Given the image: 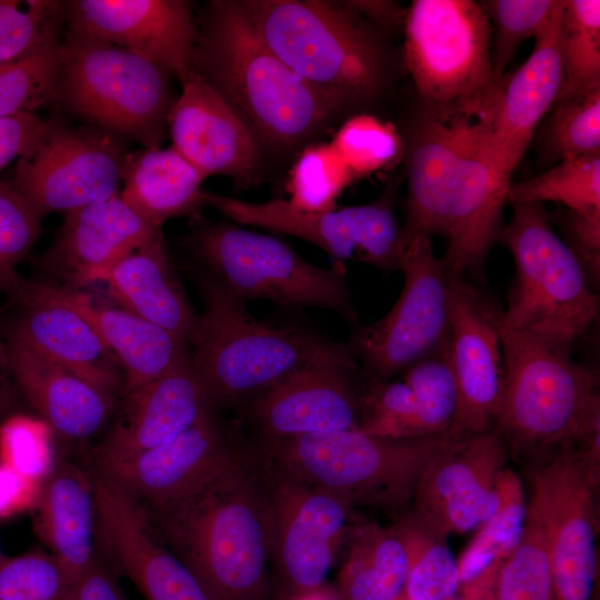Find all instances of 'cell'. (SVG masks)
Wrapping results in <instances>:
<instances>
[{
    "label": "cell",
    "instance_id": "60d3db41",
    "mask_svg": "<svg viewBox=\"0 0 600 600\" xmlns=\"http://www.w3.org/2000/svg\"><path fill=\"white\" fill-rule=\"evenodd\" d=\"M354 176L330 143L307 147L290 172L288 200L306 212L337 208V199Z\"/></svg>",
    "mask_w": 600,
    "mask_h": 600
},
{
    "label": "cell",
    "instance_id": "7402d4cb",
    "mask_svg": "<svg viewBox=\"0 0 600 600\" xmlns=\"http://www.w3.org/2000/svg\"><path fill=\"white\" fill-rule=\"evenodd\" d=\"M168 130L172 147L204 179L226 176L240 187L258 180V141L229 103L193 69L170 111Z\"/></svg>",
    "mask_w": 600,
    "mask_h": 600
},
{
    "label": "cell",
    "instance_id": "d6986e66",
    "mask_svg": "<svg viewBox=\"0 0 600 600\" xmlns=\"http://www.w3.org/2000/svg\"><path fill=\"white\" fill-rule=\"evenodd\" d=\"M66 31L137 54L184 82L198 37L184 0L64 1Z\"/></svg>",
    "mask_w": 600,
    "mask_h": 600
},
{
    "label": "cell",
    "instance_id": "5b68a950",
    "mask_svg": "<svg viewBox=\"0 0 600 600\" xmlns=\"http://www.w3.org/2000/svg\"><path fill=\"white\" fill-rule=\"evenodd\" d=\"M270 50L338 112L376 96L384 80L378 41L346 2L243 0Z\"/></svg>",
    "mask_w": 600,
    "mask_h": 600
},
{
    "label": "cell",
    "instance_id": "6da1fadb",
    "mask_svg": "<svg viewBox=\"0 0 600 600\" xmlns=\"http://www.w3.org/2000/svg\"><path fill=\"white\" fill-rule=\"evenodd\" d=\"M143 507L159 539L218 600L264 598L272 511L258 448H244L187 492Z\"/></svg>",
    "mask_w": 600,
    "mask_h": 600
},
{
    "label": "cell",
    "instance_id": "d590c367",
    "mask_svg": "<svg viewBox=\"0 0 600 600\" xmlns=\"http://www.w3.org/2000/svg\"><path fill=\"white\" fill-rule=\"evenodd\" d=\"M489 587L490 600H556L548 530L531 496L523 533L498 566Z\"/></svg>",
    "mask_w": 600,
    "mask_h": 600
},
{
    "label": "cell",
    "instance_id": "d6a6232c",
    "mask_svg": "<svg viewBox=\"0 0 600 600\" xmlns=\"http://www.w3.org/2000/svg\"><path fill=\"white\" fill-rule=\"evenodd\" d=\"M204 178L172 146L130 152L122 170L121 199L156 228L203 207Z\"/></svg>",
    "mask_w": 600,
    "mask_h": 600
},
{
    "label": "cell",
    "instance_id": "7a4b0ae2",
    "mask_svg": "<svg viewBox=\"0 0 600 600\" xmlns=\"http://www.w3.org/2000/svg\"><path fill=\"white\" fill-rule=\"evenodd\" d=\"M403 237L439 236L451 277H480L501 232L510 180L483 148L472 124L428 117L413 136L408 159Z\"/></svg>",
    "mask_w": 600,
    "mask_h": 600
},
{
    "label": "cell",
    "instance_id": "8d00e7d4",
    "mask_svg": "<svg viewBox=\"0 0 600 600\" xmlns=\"http://www.w3.org/2000/svg\"><path fill=\"white\" fill-rule=\"evenodd\" d=\"M560 57L562 82L554 104L600 89L599 0H563Z\"/></svg>",
    "mask_w": 600,
    "mask_h": 600
},
{
    "label": "cell",
    "instance_id": "74e56055",
    "mask_svg": "<svg viewBox=\"0 0 600 600\" xmlns=\"http://www.w3.org/2000/svg\"><path fill=\"white\" fill-rule=\"evenodd\" d=\"M552 201L567 210L600 213V153L561 160L530 180L510 183L507 203Z\"/></svg>",
    "mask_w": 600,
    "mask_h": 600
},
{
    "label": "cell",
    "instance_id": "8992f818",
    "mask_svg": "<svg viewBox=\"0 0 600 600\" xmlns=\"http://www.w3.org/2000/svg\"><path fill=\"white\" fill-rule=\"evenodd\" d=\"M500 333L504 380L493 429L510 453L542 457L600 429L593 370L509 326L502 312Z\"/></svg>",
    "mask_w": 600,
    "mask_h": 600
},
{
    "label": "cell",
    "instance_id": "9a60e30c",
    "mask_svg": "<svg viewBox=\"0 0 600 600\" xmlns=\"http://www.w3.org/2000/svg\"><path fill=\"white\" fill-rule=\"evenodd\" d=\"M528 473L548 530L556 600H590L597 577L599 484L576 443L542 457Z\"/></svg>",
    "mask_w": 600,
    "mask_h": 600
},
{
    "label": "cell",
    "instance_id": "277c9868",
    "mask_svg": "<svg viewBox=\"0 0 600 600\" xmlns=\"http://www.w3.org/2000/svg\"><path fill=\"white\" fill-rule=\"evenodd\" d=\"M201 292L190 358L212 408L249 402L308 366L356 358L349 346L256 319L213 276Z\"/></svg>",
    "mask_w": 600,
    "mask_h": 600
},
{
    "label": "cell",
    "instance_id": "11a10c76",
    "mask_svg": "<svg viewBox=\"0 0 600 600\" xmlns=\"http://www.w3.org/2000/svg\"><path fill=\"white\" fill-rule=\"evenodd\" d=\"M11 374L7 343L0 337V418L3 416L10 403V391L8 387V376Z\"/></svg>",
    "mask_w": 600,
    "mask_h": 600
},
{
    "label": "cell",
    "instance_id": "4fadbf2b",
    "mask_svg": "<svg viewBox=\"0 0 600 600\" xmlns=\"http://www.w3.org/2000/svg\"><path fill=\"white\" fill-rule=\"evenodd\" d=\"M402 290L390 311L359 328L349 348L370 377L390 380L443 348L450 330L449 283L431 237H403Z\"/></svg>",
    "mask_w": 600,
    "mask_h": 600
},
{
    "label": "cell",
    "instance_id": "9f6ffc18",
    "mask_svg": "<svg viewBox=\"0 0 600 600\" xmlns=\"http://www.w3.org/2000/svg\"><path fill=\"white\" fill-rule=\"evenodd\" d=\"M290 600H331L324 591L320 590L313 593L304 594Z\"/></svg>",
    "mask_w": 600,
    "mask_h": 600
},
{
    "label": "cell",
    "instance_id": "cb8c5ba5",
    "mask_svg": "<svg viewBox=\"0 0 600 600\" xmlns=\"http://www.w3.org/2000/svg\"><path fill=\"white\" fill-rule=\"evenodd\" d=\"M243 450L211 411L169 442L122 461L98 466V473L141 504L152 506L192 489Z\"/></svg>",
    "mask_w": 600,
    "mask_h": 600
},
{
    "label": "cell",
    "instance_id": "ab89813d",
    "mask_svg": "<svg viewBox=\"0 0 600 600\" xmlns=\"http://www.w3.org/2000/svg\"><path fill=\"white\" fill-rule=\"evenodd\" d=\"M410 546V566L403 600H453L459 584L458 560L446 539L430 534L409 517L403 521Z\"/></svg>",
    "mask_w": 600,
    "mask_h": 600
},
{
    "label": "cell",
    "instance_id": "e575fe53",
    "mask_svg": "<svg viewBox=\"0 0 600 600\" xmlns=\"http://www.w3.org/2000/svg\"><path fill=\"white\" fill-rule=\"evenodd\" d=\"M500 504L458 560L460 584L491 582L500 562L519 542L527 517V503L519 477L507 467L499 483Z\"/></svg>",
    "mask_w": 600,
    "mask_h": 600
},
{
    "label": "cell",
    "instance_id": "f6af8a7d",
    "mask_svg": "<svg viewBox=\"0 0 600 600\" xmlns=\"http://www.w3.org/2000/svg\"><path fill=\"white\" fill-rule=\"evenodd\" d=\"M76 580L51 554L29 551L0 563V600H64Z\"/></svg>",
    "mask_w": 600,
    "mask_h": 600
},
{
    "label": "cell",
    "instance_id": "3957f363",
    "mask_svg": "<svg viewBox=\"0 0 600 600\" xmlns=\"http://www.w3.org/2000/svg\"><path fill=\"white\" fill-rule=\"evenodd\" d=\"M192 69L270 149L303 142L337 113L270 50L240 1L206 6Z\"/></svg>",
    "mask_w": 600,
    "mask_h": 600
},
{
    "label": "cell",
    "instance_id": "bcb514c9",
    "mask_svg": "<svg viewBox=\"0 0 600 600\" xmlns=\"http://www.w3.org/2000/svg\"><path fill=\"white\" fill-rule=\"evenodd\" d=\"M547 138L560 161L600 153V89L556 103Z\"/></svg>",
    "mask_w": 600,
    "mask_h": 600
},
{
    "label": "cell",
    "instance_id": "603a6c76",
    "mask_svg": "<svg viewBox=\"0 0 600 600\" xmlns=\"http://www.w3.org/2000/svg\"><path fill=\"white\" fill-rule=\"evenodd\" d=\"M562 4L536 39L527 61L511 76H506L487 121L473 124L491 161L509 180L561 88Z\"/></svg>",
    "mask_w": 600,
    "mask_h": 600
},
{
    "label": "cell",
    "instance_id": "83f0119b",
    "mask_svg": "<svg viewBox=\"0 0 600 600\" xmlns=\"http://www.w3.org/2000/svg\"><path fill=\"white\" fill-rule=\"evenodd\" d=\"M120 197H112L63 213V223L46 253V263L74 284L98 282L120 259L158 236Z\"/></svg>",
    "mask_w": 600,
    "mask_h": 600
},
{
    "label": "cell",
    "instance_id": "52a82bcc",
    "mask_svg": "<svg viewBox=\"0 0 600 600\" xmlns=\"http://www.w3.org/2000/svg\"><path fill=\"white\" fill-rule=\"evenodd\" d=\"M491 24L471 0H414L404 17V61L419 96L440 121L481 126L506 76L491 62Z\"/></svg>",
    "mask_w": 600,
    "mask_h": 600
},
{
    "label": "cell",
    "instance_id": "816d5d0a",
    "mask_svg": "<svg viewBox=\"0 0 600 600\" xmlns=\"http://www.w3.org/2000/svg\"><path fill=\"white\" fill-rule=\"evenodd\" d=\"M64 600H127L111 569L97 560L72 583Z\"/></svg>",
    "mask_w": 600,
    "mask_h": 600
},
{
    "label": "cell",
    "instance_id": "681fc988",
    "mask_svg": "<svg viewBox=\"0 0 600 600\" xmlns=\"http://www.w3.org/2000/svg\"><path fill=\"white\" fill-rule=\"evenodd\" d=\"M563 229V241L580 262L590 287L596 290L600 279V213L567 210Z\"/></svg>",
    "mask_w": 600,
    "mask_h": 600
},
{
    "label": "cell",
    "instance_id": "484cf974",
    "mask_svg": "<svg viewBox=\"0 0 600 600\" xmlns=\"http://www.w3.org/2000/svg\"><path fill=\"white\" fill-rule=\"evenodd\" d=\"M402 373L401 381L370 377L357 430L379 438L411 439L453 429L458 393L447 343Z\"/></svg>",
    "mask_w": 600,
    "mask_h": 600
},
{
    "label": "cell",
    "instance_id": "db71d44e",
    "mask_svg": "<svg viewBox=\"0 0 600 600\" xmlns=\"http://www.w3.org/2000/svg\"><path fill=\"white\" fill-rule=\"evenodd\" d=\"M346 3L359 14L363 13L380 21L390 20L396 14L394 6L391 2L348 1Z\"/></svg>",
    "mask_w": 600,
    "mask_h": 600
},
{
    "label": "cell",
    "instance_id": "8fae6325",
    "mask_svg": "<svg viewBox=\"0 0 600 600\" xmlns=\"http://www.w3.org/2000/svg\"><path fill=\"white\" fill-rule=\"evenodd\" d=\"M190 247L211 276L244 302L317 307L357 320L340 264L318 267L274 237L219 222L200 227Z\"/></svg>",
    "mask_w": 600,
    "mask_h": 600
},
{
    "label": "cell",
    "instance_id": "6f0895ef",
    "mask_svg": "<svg viewBox=\"0 0 600 600\" xmlns=\"http://www.w3.org/2000/svg\"><path fill=\"white\" fill-rule=\"evenodd\" d=\"M3 559H4V556L0 551V563L2 562Z\"/></svg>",
    "mask_w": 600,
    "mask_h": 600
},
{
    "label": "cell",
    "instance_id": "5bb4252c",
    "mask_svg": "<svg viewBox=\"0 0 600 600\" xmlns=\"http://www.w3.org/2000/svg\"><path fill=\"white\" fill-rule=\"evenodd\" d=\"M203 206L242 224L288 233L321 248L338 260H353L382 270H398L403 227L393 211V192L361 206L306 212L288 200L247 202L202 190Z\"/></svg>",
    "mask_w": 600,
    "mask_h": 600
},
{
    "label": "cell",
    "instance_id": "9c48e42d",
    "mask_svg": "<svg viewBox=\"0 0 600 600\" xmlns=\"http://www.w3.org/2000/svg\"><path fill=\"white\" fill-rule=\"evenodd\" d=\"M169 77L122 48L66 31L52 101L87 124L133 140L143 149H158L177 99Z\"/></svg>",
    "mask_w": 600,
    "mask_h": 600
},
{
    "label": "cell",
    "instance_id": "7c38bea8",
    "mask_svg": "<svg viewBox=\"0 0 600 600\" xmlns=\"http://www.w3.org/2000/svg\"><path fill=\"white\" fill-rule=\"evenodd\" d=\"M129 153L122 137L52 116L17 160L10 183L39 219L66 213L118 193Z\"/></svg>",
    "mask_w": 600,
    "mask_h": 600
},
{
    "label": "cell",
    "instance_id": "ac0fdd59",
    "mask_svg": "<svg viewBox=\"0 0 600 600\" xmlns=\"http://www.w3.org/2000/svg\"><path fill=\"white\" fill-rule=\"evenodd\" d=\"M501 312L464 278L450 276L447 348L458 393L454 428L467 436L496 424L504 380Z\"/></svg>",
    "mask_w": 600,
    "mask_h": 600
},
{
    "label": "cell",
    "instance_id": "f5cc1de1",
    "mask_svg": "<svg viewBox=\"0 0 600 600\" xmlns=\"http://www.w3.org/2000/svg\"><path fill=\"white\" fill-rule=\"evenodd\" d=\"M40 486L0 462V518L34 506Z\"/></svg>",
    "mask_w": 600,
    "mask_h": 600
},
{
    "label": "cell",
    "instance_id": "ba28073f",
    "mask_svg": "<svg viewBox=\"0 0 600 600\" xmlns=\"http://www.w3.org/2000/svg\"><path fill=\"white\" fill-rule=\"evenodd\" d=\"M463 434L388 439L357 429L260 442L259 449L291 478L329 491L356 506L398 508L412 500L431 460Z\"/></svg>",
    "mask_w": 600,
    "mask_h": 600
},
{
    "label": "cell",
    "instance_id": "f907efd6",
    "mask_svg": "<svg viewBox=\"0 0 600 600\" xmlns=\"http://www.w3.org/2000/svg\"><path fill=\"white\" fill-rule=\"evenodd\" d=\"M42 121L36 112L0 118V170L19 159Z\"/></svg>",
    "mask_w": 600,
    "mask_h": 600
},
{
    "label": "cell",
    "instance_id": "ffe728a7",
    "mask_svg": "<svg viewBox=\"0 0 600 600\" xmlns=\"http://www.w3.org/2000/svg\"><path fill=\"white\" fill-rule=\"evenodd\" d=\"M93 483L97 539L144 600H218L159 539L138 500L99 473Z\"/></svg>",
    "mask_w": 600,
    "mask_h": 600
},
{
    "label": "cell",
    "instance_id": "d4e9b609",
    "mask_svg": "<svg viewBox=\"0 0 600 600\" xmlns=\"http://www.w3.org/2000/svg\"><path fill=\"white\" fill-rule=\"evenodd\" d=\"M22 301L11 337L41 357L116 396L124 390L121 367L91 321L47 284L17 287Z\"/></svg>",
    "mask_w": 600,
    "mask_h": 600
},
{
    "label": "cell",
    "instance_id": "44dd1931",
    "mask_svg": "<svg viewBox=\"0 0 600 600\" xmlns=\"http://www.w3.org/2000/svg\"><path fill=\"white\" fill-rule=\"evenodd\" d=\"M357 359L308 366L248 402L247 418L260 442L358 429L363 390Z\"/></svg>",
    "mask_w": 600,
    "mask_h": 600
},
{
    "label": "cell",
    "instance_id": "7dc6e473",
    "mask_svg": "<svg viewBox=\"0 0 600 600\" xmlns=\"http://www.w3.org/2000/svg\"><path fill=\"white\" fill-rule=\"evenodd\" d=\"M40 236V219L13 189L0 181V291L20 284L16 268Z\"/></svg>",
    "mask_w": 600,
    "mask_h": 600
},
{
    "label": "cell",
    "instance_id": "f1b7e54d",
    "mask_svg": "<svg viewBox=\"0 0 600 600\" xmlns=\"http://www.w3.org/2000/svg\"><path fill=\"white\" fill-rule=\"evenodd\" d=\"M11 376L43 421L61 436L86 439L107 422L116 396L10 337Z\"/></svg>",
    "mask_w": 600,
    "mask_h": 600
},
{
    "label": "cell",
    "instance_id": "2e32d148",
    "mask_svg": "<svg viewBox=\"0 0 600 600\" xmlns=\"http://www.w3.org/2000/svg\"><path fill=\"white\" fill-rule=\"evenodd\" d=\"M261 454L272 511L271 564L280 586L288 600L320 591L353 507L291 478Z\"/></svg>",
    "mask_w": 600,
    "mask_h": 600
},
{
    "label": "cell",
    "instance_id": "f546056e",
    "mask_svg": "<svg viewBox=\"0 0 600 600\" xmlns=\"http://www.w3.org/2000/svg\"><path fill=\"white\" fill-rule=\"evenodd\" d=\"M98 282L117 306L191 343L199 317L173 271L162 233L120 259Z\"/></svg>",
    "mask_w": 600,
    "mask_h": 600
},
{
    "label": "cell",
    "instance_id": "4316f807",
    "mask_svg": "<svg viewBox=\"0 0 600 600\" xmlns=\"http://www.w3.org/2000/svg\"><path fill=\"white\" fill-rule=\"evenodd\" d=\"M212 407L190 353L154 381L126 393L122 409L98 450V466L159 447L194 424Z\"/></svg>",
    "mask_w": 600,
    "mask_h": 600
},
{
    "label": "cell",
    "instance_id": "30bf717a",
    "mask_svg": "<svg viewBox=\"0 0 600 600\" xmlns=\"http://www.w3.org/2000/svg\"><path fill=\"white\" fill-rule=\"evenodd\" d=\"M499 236L516 270L503 320L547 346L571 351L599 314L598 297L580 262L541 203L513 204Z\"/></svg>",
    "mask_w": 600,
    "mask_h": 600
},
{
    "label": "cell",
    "instance_id": "ee69618b",
    "mask_svg": "<svg viewBox=\"0 0 600 600\" xmlns=\"http://www.w3.org/2000/svg\"><path fill=\"white\" fill-rule=\"evenodd\" d=\"M330 144L354 178L386 167L402 148L392 124L369 114L354 116L346 121Z\"/></svg>",
    "mask_w": 600,
    "mask_h": 600
},
{
    "label": "cell",
    "instance_id": "4dcf8cb0",
    "mask_svg": "<svg viewBox=\"0 0 600 600\" xmlns=\"http://www.w3.org/2000/svg\"><path fill=\"white\" fill-rule=\"evenodd\" d=\"M34 508L40 538L76 580L98 558L93 480L77 466L61 463L41 482Z\"/></svg>",
    "mask_w": 600,
    "mask_h": 600
},
{
    "label": "cell",
    "instance_id": "e0dca14e",
    "mask_svg": "<svg viewBox=\"0 0 600 600\" xmlns=\"http://www.w3.org/2000/svg\"><path fill=\"white\" fill-rule=\"evenodd\" d=\"M509 454L496 429L462 437L423 470L410 518L442 539L478 529L499 508L498 483Z\"/></svg>",
    "mask_w": 600,
    "mask_h": 600
},
{
    "label": "cell",
    "instance_id": "b9f144b4",
    "mask_svg": "<svg viewBox=\"0 0 600 600\" xmlns=\"http://www.w3.org/2000/svg\"><path fill=\"white\" fill-rule=\"evenodd\" d=\"M559 0H491L483 8L489 18L491 39V62L497 78L506 74V68L513 59L520 44L534 40L550 23L560 9Z\"/></svg>",
    "mask_w": 600,
    "mask_h": 600
},
{
    "label": "cell",
    "instance_id": "f35d334b",
    "mask_svg": "<svg viewBox=\"0 0 600 600\" xmlns=\"http://www.w3.org/2000/svg\"><path fill=\"white\" fill-rule=\"evenodd\" d=\"M64 1L0 0V66L62 40Z\"/></svg>",
    "mask_w": 600,
    "mask_h": 600
},
{
    "label": "cell",
    "instance_id": "7bdbcfd3",
    "mask_svg": "<svg viewBox=\"0 0 600 600\" xmlns=\"http://www.w3.org/2000/svg\"><path fill=\"white\" fill-rule=\"evenodd\" d=\"M60 43L0 66V118L36 112L52 101L60 68Z\"/></svg>",
    "mask_w": 600,
    "mask_h": 600
},
{
    "label": "cell",
    "instance_id": "836d02e7",
    "mask_svg": "<svg viewBox=\"0 0 600 600\" xmlns=\"http://www.w3.org/2000/svg\"><path fill=\"white\" fill-rule=\"evenodd\" d=\"M410 566L404 522L354 529L339 574L343 600H401Z\"/></svg>",
    "mask_w": 600,
    "mask_h": 600
},
{
    "label": "cell",
    "instance_id": "c3c4849f",
    "mask_svg": "<svg viewBox=\"0 0 600 600\" xmlns=\"http://www.w3.org/2000/svg\"><path fill=\"white\" fill-rule=\"evenodd\" d=\"M48 424L14 416L0 426V462L41 483L52 470Z\"/></svg>",
    "mask_w": 600,
    "mask_h": 600
},
{
    "label": "cell",
    "instance_id": "1f68e13d",
    "mask_svg": "<svg viewBox=\"0 0 600 600\" xmlns=\"http://www.w3.org/2000/svg\"><path fill=\"white\" fill-rule=\"evenodd\" d=\"M59 290L91 321L117 358L126 393L160 378L190 353L186 341L119 306L82 292Z\"/></svg>",
    "mask_w": 600,
    "mask_h": 600
}]
</instances>
